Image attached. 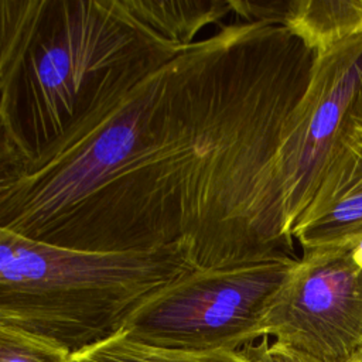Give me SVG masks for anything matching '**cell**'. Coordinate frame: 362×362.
Masks as SVG:
<instances>
[{"mask_svg": "<svg viewBox=\"0 0 362 362\" xmlns=\"http://www.w3.org/2000/svg\"><path fill=\"white\" fill-rule=\"evenodd\" d=\"M314 58L283 24L238 20L123 75L52 147L44 182L68 215L40 242L181 243L195 269L296 256L272 164Z\"/></svg>", "mask_w": 362, "mask_h": 362, "instance_id": "cell-1", "label": "cell"}, {"mask_svg": "<svg viewBox=\"0 0 362 362\" xmlns=\"http://www.w3.org/2000/svg\"><path fill=\"white\" fill-rule=\"evenodd\" d=\"M175 45L129 0H0V175L35 160L136 64Z\"/></svg>", "mask_w": 362, "mask_h": 362, "instance_id": "cell-2", "label": "cell"}, {"mask_svg": "<svg viewBox=\"0 0 362 362\" xmlns=\"http://www.w3.org/2000/svg\"><path fill=\"white\" fill-rule=\"evenodd\" d=\"M194 269L181 243L95 252L0 229V324L75 354L122 332L148 298Z\"/></svg>", "mask_w": 362, "mask_h": 362, "instance_id": "cell-3", "label": "cell"}, {"mask_svg": "<svg viewBox=\"0 0 362 362\" xmlns=\"http://www.w3.org/2000/svg\"><path fill=\"white\" fill-rule=\"evenodd\" d=\"M298 257L194 269L148 298L123 331L163 348L242 351L264 338L272 300Z\"/></svg>", "mask_w": 362, "mask_h": 362, "instance_id": "cell-4", "label": "cell"}, {"mask_svg": "<svg viewBox=\"0 0 362 362\" xmlns=\"http://www.w3.org/2000/svg\"><path fill=\"white\" fill-rule=\"evenodd\" d=\"M361 123L362 34H358L315 54L308 86L284 126L273 158V194L288 239L293 240L291 230L339 140Z\"/></svg>", "mask_w": 362, "mask_h": 362, "instance_id": "cell-5", "label": "cell"}, {"mask_svg": "<svg viewBox=\"0 0 362 362\" xmlns=\"http://www.w3.org/2000/svg\"><path fill=\"white\" fill-rule=\"evenodd\" d=\"M264 337L315 362H348L362 348V242L303 252L272 300Z\"/></svg>", "mask_w": 362, "mask_h": 362, "instance_id": "cell-6", "label": "cell"}, {"mask_svg": "<svg viewBox=\"0 0 362 362\" xmlns=\"http://www.w3.org/2000/svg\"><path fill=\"white\" fill-rule=\"evenodd\" d=\"M291 236L303 252L362 242V123L339 140Z\"/></svg>", "mask_w": 362, "mask_h": 362, "instance_id": "cell-7", "label": "cell"}, {"mask_svg": "<svg viewBox=\"0 0 362 362\" xmlns=\"http://www.w3.org/2000/svg\"><path fill=\"white\" fill-rule=\"evenodd\" d=\"M284 25L318 54L362 34V0H290Z\"/></svg>", "mask_w": 362, "mask_h": 362, "instance_id": "cell-8", "label": "cell"}, {"mask_svg": "<svg viewBox=\"0 0 362 362\" xmlns=\"http://www.w3.org/2000/svg\"><path fill=\"white\" fill-rule=\"evenodd\" d=\"M132 8L167 38L191 45L209 24H219L233 13L230 0H129Z\"/></svg>", "mask_w": 362, "mask_h": 362, "instance_id": "cell-9", "label": "cell"}, {"mask_svg": "<svg viewBox=\"0 0 362 362\" xmlns=\"http://www.w3.org/2000/svg\"><path fill=\"white\" fill-rule=\"evenodd\" d=\"M72 362H253L242 351H184L148 345L124 331L72 354Z\"/></svg>", "mask_w": 362, "mask_h": 362, "instance_id": "cell-10", "label": "cell"}, {"mask_svg": "<svg viewBox=\"0 0 362 362\" xmlns=\"http://www.w3.org/2000/svg\"><path fill=\"white\" fill-rule=\"evenodd\" d=\"M0 362H72V352L42 337L0 324Z\"/></svg>", "mask_w": 362, "mask_h": 362, "instance_id": "cell-11", "label": "cell"}, {"mask_svg": "<svg viewBox=\"0 0 362 362\" xmlns=\"http://www.w3.org/2000/svg\"><path fill=\"white\" fill-rule=\"evenodd\" d=\"M243 351L253 359V362H284L279 354L274 342L264 337L260 341L247 345Z\"/></svg>", "mask_w": 362, "mask_h": 362, "instance_id": "cell-12", "label": "cell"}, {"mask_svg": "<svg viewBox=\"0 0 362 362\" xmlns=\"http://www.w3.org/2000/svg\"><path fill=\"white\" fill-rule=\"evenodd\" d=\"M274 345L277 346L279 354H280V356H281V359H283L284 362H315V361H313V359H310V358H307V356H303V355H300V354L287 351V349L279 346L276 342H274Z\"/></svg>", "mask_w": 362, "mask_h": 362, "instance_id": "cell-13", "label": "cell"}, {"mask_svg": "<svg viewBox=\"0 0 362 362\" xmlns=\"http://www.w3.org/2000/svg\"><path fill=\"white\" fill-rule=\"evenodd\" d=\"M348 362H362V348Z\"/></svg>", "mask_w": 362, "mask_h": 362, "instance_id": "cell-14", "label": "cell"}]
</instances>
